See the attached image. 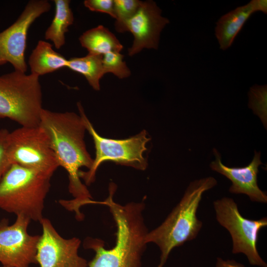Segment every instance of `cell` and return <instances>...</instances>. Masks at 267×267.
Listing matches in <instances>:
<instances>
[{"label": "cell", "instance_id": "cell-5", "mask_svg": "<svg viewBox=\"0 0 267 267\" xmlns=\"http://www.w3.org/2000/svg\"><path fill=\"white\" fill-rule=\"evenodd\" d=\"M39 76L13 71L0 76V119L21 127L39 125L43 93Z\"/></svg>", "mask_w": 267, "mask_h": 267}, {"label": "cell", "instance_id": "cell-14", "mask_svg": "<svg viewBox=\"0 0 267 267\" xmlns=\"http://www.w3.org/2000/svg\"><path fill=\"white\" fill-rule=\"evenodd\" d=\"M253 13L249 2L225 14L218 20L215 31L221 49L226 50L231 45L236 36Z\"/></svg>", "mask_w": 267, "mask_h": 267}, {"label": "cell", "instance_id": "cell-18", "mask_svg": "<svg viewBox=\"0 0 267 267\" xmlns=\"http://www.w3.org/2000/svg\"><path fill=\"white\" fill-rule=\"evenodd\" d=\"M102 58V55L90 53L84 57H72L68 59L67 67L83 75L93 89L99 90L100 80L105 74Z\"/></svg>", "mask_w": 267, "mask_h": 267}, {"label": "cell", "instance_id": "cell-9", "mask_svg": "<svg viewBox=\"0 0 267 267\" xmlns=\"http://www.w3.org/2000/svg\"><path fill=\"white\" fill-rule=\"evenodd\" d=\"M50 8L48 0H31L17 20L0 32V66L9 63L14 70L26 73L25 53L29 29L38 18Z\"/></svg>", "mask_w": 267, "mask_h": 267}, {"label": "cell", "instance_id": "cell-17", "mask_svg": "<svg viewBox=\"0 0 267 267\" xmlns=\"http://www.w3.org/2000/svg\"><path fill=\"white\" fill-rule=\"evenodd\" d=\"M55 14L50 25L46 30L44 38L53 44L57 49L65 44V34L74 23V15L69 0H54Z\"/></svg>", "mask_w": 267, "mask_h": 267}, {"label": "cell", "instance_id": "cell-26", "mask_svg": "<svg viewBox=\"0 0 267 267\" xmlns=\"http://www.w3.org/2000/svg\"><path fill=\"white\" fill-rule=\"evenodd\" d=\"M0 267H6V266H4L1 265V266H0Z\"/></svg>", "mask_w": 267, "mask_h": 267}, {"label": "cell", "instance_id": "cell-8", "mask_svg": "<svg viewBox=\"0 0 267 267\" xmlns=\"http://www.w3.org/2000/svg\"><path fill=\"white\" fill-rule=\"evenodd\" d=\"M213 206L217 222L231 235L232 253L244 254L251 265L267 267L257 247L259 231L267 226V218L256 220L244 218L239 212L236 203L230 197L214 201Z\"/></svg>", "mask_w": 267, "mask_h": 267}, {"label": "cell", "instance_id": "cell-19", "mask_svg": "<svg viewBox=\"0 0 267 267\" xmlns=\"http://www.w3.org/2000/svg\"><path fill=\"white\" fill-rule=\"evenodd\" d=\"M142 1L139 0H114L115 28L117 32H126V23L137 12Z\"/></svg>", "mask_w": 267, "mask_h": 267}, {"label": "cell", "instance_id": "cell-24", "mask_svg": "<svg viewBox=\"0 0 267 267\" xmlns=\"http://www.w3.org/2000/svg\"><path fill=\"white\" fill-rule=\"evenodd\" d=\"M216 267H245L244 265L233 260H224L220 257H217Z\"/></svg>", "mask_w": 267, "mask_h": 267}, {"label": "cell", "instance_id": "cell-16", "mask_svg": "<svg viewBox=\"0 0 267 267\" xmlns=\"http://www.w3.org/2000/svg\"><path fill=\"white\" fill-rule=\"evenodd\" d=\"M79 40L82 46L90 54L103 56L111 52H120L123 48L115 35L103 25L86 31Z\"/></svg>", "mask_w": 267, "mask_h": 267}, {"label": "cell", "instance_id": "cell-11", "mask_svg": "<svg viewBox=\"0 0 267 267\" xmlns=\"http://www.w3.org/2000/svg\"><path fill=\"white\" fill-rule=\"evenodd\" d=\"M40 223L42 233L36 255L40 267H88L87 261L79 255V238H63L47 218L44 217Z\"/></svg>", "mask_w": 267, "mask_h": 267}, {"label": "cell", "instance_id": "cell-13", "mask_svg": "<svg viewBox=\"0 0 267 267\" xmlns=\"http://www.w3.org/2000/svg\"><path fill=\"white\" fill-rule=\"evenodd\" d=\"M215 160L210 164V168L227 178L232 182L229 191L233 194H243L247 195L252 202L267 203V194L262 190L258 184L259 167L263 163L261 153L254 151L251 162L242 167H230L222 162V157L216 148H213Z\"/></svg>", "mask_w": 267, "mask_h": 267}, {"label": "cell", "instance_id": "cell-21", "mask_svg": "<svg viewBox=\"0 0 267 267\" xmlns=\"http://www.w3.org/2000/svg\"><path fill=\"white\" fill-rule=\"evenodd\" d=\"M123 58L124 55L118 52H111L103 55L102 62L105 73H112L121 79L130 76L131 70Z\"/></svg>", "mask_w": 267, "mask_h": 267}, {"label": "cell", "instance_id": "cell-20", "mask_svg": "<svg viewBox=\"0 0 267 267\" xmlns=\"http://www.w3.org/2000/svg\"><path fill=\"white\" fill-rule=\"evenodd\" d=\"M248 107L258 116L265 128L267 125V86L254 85L248 92Z\"/></svg>", "mask_w": 267, "mask_h": 267}, {"label": "cell", "instance_id": "cell-23", "mask_svg": "<svg viewBox=\"0 0 267 267\" xmlns=\"http://www.w3.org/2000/svg\"><path fill=\"white\" fill-rule=\"evenodd\" d=\"M84 4L90 11L105 13L115 18L113 0H85Z\"/></svg>", "mask_w": 267, "mask_h": 267}, {"label": "cell", "instance_id": "cell-25", "mask_svg": "<svg viewBox=\"0 0 267 267\" xmlns=\"http://www.w3.org/2000/svg\"><path fill=\"white\" fill-rule=\"evenodd\" d=\"M254 12L262 11L265 14L267 13V0H252L250 1Z\"/></svg>", "mask_w": 267, "mask_h": 267}, {"label": "cell", "instance_id": "cell-1", "mask_svg": "<svg viewBox=\"0 0 267 267\" xmlns=\"http://www.w3.org/2000/svg\"><path fill=\"white\" fill-rule=\"evenodd\" d=\"M39 126L47 135L59 166L68 174V189L74 198L60 200L59 203L66 209L74 211L76 218L81 220L84 217L80 208L94 202L79 175L82 167L89 170L93 163L84 141V122L74 112H53L43 108Z\"/></svg>", "mask_w": 267, "mask_h": 267}, {"label": "cell", "instance_id": "cell-4", "mask_svg": "<svg viewBox=\"0 0 267 267\" xmlns=\"http://www.w3.org/2000/svg\"><path fill=\"white\" fill-rule=\"evenodd\" d=\"M51 178L35 170L11 164L0 181V209L40 222L44 218V201L50 189Z\"/></svg>", "mask_w": 267, "mask_h": 267}, {"label": "cell", "instance_id": "cell-6", "mask_svg": "<svg viewBox=\"0 0 267 267\" xmlns=\"http://www.w3.org/2000/svg\"><path fill=\"white\" fill-rule=\"evenodd\" d=\"M77 107L86 130L92 136L95 149V157L93 159L91 168L87 171L80 172V177L87 185L94 181L97 169L105 161H112L118 165L140 170L146 169L147 162L143 154L147 150L146 145L150 140V138L148 137L145 130L126 139L105 138L96 132L80 102L77 103Z\"/></svg>", "mask_w": 267, "mask_h": 267}, {"label": "cell", "instance_id": "cell-2", "mask_svg": "<svg viewBox=\"0 0 267 267\" xmlns=\"http://www.w3.org/2000/svg\"><path fill=\"white\" fill-rule=\"evenodd\" d=\"M116 188L110 185L109 196L99 204L107 206L117 226L116 241L111 249L104 248V242L89 237L84 246L95 252L88 267H141V257L145 250L148 230L144 222V202H131L122 205L113 200Z\"/></svg>", "mask_w": 267, "mask_h": 267}, {"label": "cell", "instance_id": "cell-7", "mask_svg": "<svg viewBox=\"0 0 267 267\" xmlns=\"http://www.w3.org/2000/svg\"><path fill=\"white\" fill-rule=\"evenodd\" d=\"M7 152L11 164L51 177L59 167L48 137L39 126L21 127L9 132Z\"/></svg>", "mask_w": 267, "mask_h": 267}, {"label": "cell", "instance_id": "cell-15", "mask_svg": "<svg viewBox=\"0 0 267 267\" xmlns=\"http://www.w3.org/2000/svg\"><path fill=\"white\" fill-rule=\"evenodd\" d=\"M67 62L50 43L43 40L39 41L28 59L31 73L39 77L67 67Z\"/></svg>", "mask_w": 267, "mask_h": 267}, {"label": "cell", "instance_id": "cell-22", "mask_svg": "<svg viewBox=\"0 0 267 267\" xmlns=\"http://www.w3.org/2000/svg\"><path fill=\"white\" fill-rule=\"evenodd\" d=\"M9 131L6 129L0 130V181L11 165L7 155V138Z\"/></svg>", "mask_w": 267, "mask_h": 267}, {"label": "cell", "instance_id": "cell-12", "mask_svg": "<svg viewBox=\"0 0 267 267\" xmlns=\"http://www.w3.org/2000/svg\"><path fill=\"white\" fill-rule=\"evenodd\" d=\"M162 10L153 0L142 1L135 15L126 23V32H131L134 41L128 49V54L132 56L144 48L157 49L160 34L170 23L162 16Z\"/></svg>", "mask_w": 267, "mask_h": 267}, {"label": "cell", "instance_id": "cell-3", "mask_svg": "<svg viewBox=\"0 0 267 267\" xmlns=\"http://www.w3.org/2000/svg\"><path fill=\"white\" fill-rule=\"evenodd\" d=\"M217 183L213 177L191 181L181 200L164 221L148 231L145 238L146 244H155L161 252L158 267H164L174 248L197 237L203 225L196 215L202 195Z\"/></svg>", "mask_w": 267, "mask_h": 267}, {"label": "cell", "instance_id": "cell-10", "mask_svg": "<svg viewBox=\"0 0 267 267\" xmlns=\"http://www.w3.org/2000/svg\"><path fill=\"white\" fill-rule=\"evenodd\" d=\"M31 220L23 215L16 216L9 224L0 222V263L8 267H30L37 264L36 255L39 235H31L28 228Z\"/></svg>", "mask_w": 267, "mask_h": 267}]
</instances>
